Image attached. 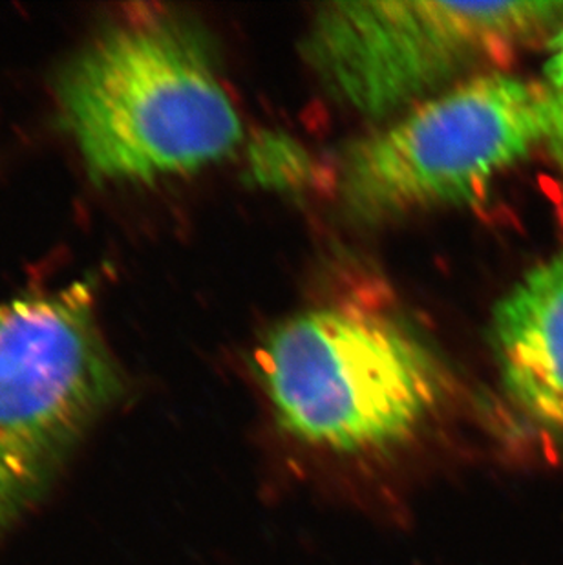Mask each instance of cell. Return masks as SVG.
<instances>
[{"instance_id": "cell-2", "label": "cell", "mask_w": 563, "mask_h": 565, "mask_svg": "<svg viewBox=\"0 0 563 565\" xmlns=\"http://www.w3.org/2000/svg\"><path fill=\"white\" fill-rule=\"evenodd\" d=\"M258 372L282 427L336 452L403 441L439 395V370L419 341L353 310L282 322L258 348Z\"/></svg>"}, {"instance_id": "cell-5", "label": "cell", "mask_w": 563, "mask_h": 565, "mask_svg": "<svg viewBox=\"0 0 563 565\" xmlns=\"http://www.w3.org/2000/svg\"><path fill=\"white\" fill-rule=\"evenodd\" d=\"M545 136V86L478 75L351 147L340 172L342 200L367 220L459 207L484 196Z\"/></svg>"}, {"instance_id": "cell-4", "label": "cell", "mask_w": 563, "mask_h": 565, "mask_svg": "<svg viewBox=\"0 0 563 565\" xmlns=\"http://www.w3.org/2000/svg\"><path fill=\"white\" fill-rule=\"evenodd\" d=\"M562 28L563 2H331L304 54L339 102L384 118Z\"/></svg>"}, {"instance_id": "cell-3", "label": "cell", "mask_w": 563, "mask_h": 565, "mask_svg": "<svg viewBox=\"0 0 563 565\" xmlns=\"http://www.w3.org/2000/svg\"><path fill=\"white\" fill-rule=\"evenodd\" d=\"M121 394L91 284L0 305V539Z\"/></svg>"}, {"instance_id": "cell-7", "label": "cell", "mask_w": 563, "mask_h": 565, "mask_svg": "<svg viewBox=\"0 0 563 565\" xmlns=\"http://www.w3.org/2000/svg\"><path fill=\"white\" fill-rule=\"evenodd\" d=\"M545 92H548V136L545 145L563 171V28L549 41L545 63Z\"/></svg>"}, {"instance_id": "cell-1", "label": "cell", "mask_w": 563, "mask_h": 565, "mask_svg": "<svg viewBox=\"0 0 563 565\" xmlns=\"http://www.w3.org/2000/svg\"><path fill=\"white\" fill-rule=\"evenodd\" d=\"M59 103L96 180L198 171L233 154L244 136L208 46L163 13L114 22L66 66Z\"/></svg>"}, {"instance_id": "cell-6", "label": "cell", "mask_w": 563, "mask_h": 565, "mask_svg": "<svg viewBox=\"0 0 563 565\" xmlns=\"http://www.w3.org/2000/svg\"><path fill=\"white\" fill-rule=\"evenodd\" d=\"M490 335L510 399L537 425L563 434V252L498 302Z\"/></svg>"}]
</instances>
